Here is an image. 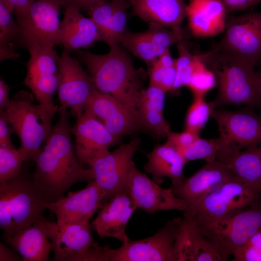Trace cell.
<instances>
[{"label": "cell", "instance_id": "1", "mask_svg": "<svg viewBox=\"0 0 261 261\" xmlns=\"http://www.w3.org/2000/svg\"><path fill=\"white\" fill-rule=\"evenodd\" d=\"M58 119L34 155L35 168L31 174L54 201L76 183L93 180L91 168L86 169L76 156L67 108L59 107Z\"/></svg>", "mask_w": 261, "mask_h": 261}, {"label": "cell", "instance_id": "2", "mask_svg": "<svg viewBox=\"0 0 261 261\" xmlns=\"http://www.w3.org/2000/svg\"><path fill=\"white\" fill-rule=\"evenodd\" d=\"M76 51L78 59L86 66L98 91L108 94L137 110L144 89L142 76L120 44L110 47L109 52L104 55L80 49Z\"/></svg>", "mask_w": 261, "mask_h": 261}, {"label": "cell", "instance_id": "3", "mask_svg": "<svg viewBox=\"0 0 261 261\" xmlns=\"http://www.w3.org/2000/svg\"><path fill=\"white\" fill-rule=\"evenodd\" d=\"M216 77L218 92L210 103L213 108L225 105L261 103V86L255 67L242 58L216 47L202 54Z\"/></svg>", "mask_w": 261, "mask_h": 261}, {"label": "cell", "instance_id": "4", "mask_svg": "<svg viewBox=\"0 0 261 261\" xmlns=\"http://www.w3.org/2000/svg\"><path fill=\"white\" fill-rule=\"evenodd\" d=\"M52 200L31 174L23 169L0 183V227L7 237L44 217Z\"/></svg>", "mask_w": 261, "mask_h": 261}, {"label": "cell", "instance_id": "5", "mask_svg": "<svg viewBox=\"0 0 261 261\" xmlns=\"http://www.w3.org/2000/svg\"><path fill=\"white\" fill-rule=\"evenodd\" d=\"M34 96L27 90L19 91L3 111L19 139L20 146L18 150L24 162L33 159L46 140L52 127L53 117L59 109L55 104H35Z\"/></svg>", "mask_w": 261, "mask_h": 261}, {"label": "cell", "instance_id": "6", "mask_svg": "<svg viewBox=\"0 0 261 261\" xmlns=\"http://www.w3.org/2000/svg\"><path fill=\"white\" fill-rule=\"evenodd\" d=\"M62 0H36L25 11L14 15L19 29L17 46L29 52L60 45L59 10Z\"/></svg>", "mask_w": 261, "mask_h": 261}, {"label": "cell", "instance_id": "7", "mask_svg": "<svg viewBox=\"0 0 261 261\" xmlns=\"http://www.w3.org/2000/svg\"><path fill=\"white\" fill-rule=\"evenodd\" d=\"M234 175L209 193L196 204L188 206L184 216L198 225L232 216L249 206L260 196Z\"/></svg>", "mask_w": 261, "mask_h": 261}, {"label": "cell", "instance_id": "8", "mask_svg": "<svg viewBox=\"0 0 261 261\" xmlns=\"http://www.w3.org/2000/svg\"><path fill=\"white\" fill-rule=\"evenodd\" d=\"M197 226L199 232L217 243L229 258L261 229V195L232 216Z\"/></svg>", "mask_w": 261, "mask_h": 261}, {"label": "cell", "instance_id": "9", "mask_svg": "<svg viewBox=\"0 0 261 261\" xmlns=\"http://www.w3.org/2000/svg\"><path fill=\"white\" fill-rule=\"evenodd\" d=\"M182 218L168 220L154 234L110 248L108 261H177L176 244Z\"/></svg>", "mask_w": 261, "mask_h": 261}, {"label": "cell", "instance_id": "10", "mask_svg": "<svg viewBox=\"0 0 261 261\" xmlns=\"http://www.w3.org/2000/svg\"><path fill=\"white\" fill-rule=\"evenodd\" d=\"M211 116L219 132L220 150L217 159L228 152L261 145V115L248 109L231 111L214 108Z\"/></svg>", "mask_w": 261, "mask_h": 261}, {"label": "cell", "instance_id": "11", "mask_svg": "<svg viewBox=\"0 0 261 261\" xmlns=\"http://www.w3.org/2000/svg\"><path fill=\"white\" fill-rule=\"evenodd\" d=\"M215 47L235 55L254 67L261 64V12L232 16Z\"/></svg>", "mask_w": 261, "mask_h": 261}, {"label": "cell", "instance_id": "12", "mask_svg": "<svg viewBox=\"0 0 261 261\" xmlns=\"http://www.w3.org/2000/svg\"><path fill=\"white\" fill-rule=\"evenodd\" d=\"M140 139L137 137L96 159L90 166L93 180L104 195V204L116 193L125 190L133 157Z\"/></svg>", "mask_w": 261, "mask_h": 261}, {"label": "cell", "instance_id": "13", "mask_svg": "<svg viewBox=\"0 0 261 261\" xmlns=\"http://www.w3.org/2000/svg\"><path fill=\"white\" fill-rule=\"evenodd\" d=\"M64 49L58 61V95L61 106L70 108L76 117L83 113L96 88L90 75L79 59Z\"/></svg>", "mask_w": 261, "mask_h": 261}, {"label": "cell", "instance_id": "14", "mask_svg": "<svg viewBox=\"0 0 261 261\" xmlns=\"http://www.w3.org/2000/svg\"><path fill=\"white\" fill-rule=\"evenodd\" d=\"M84 111L98 119L117 142L127 135L146 130L137 110L97 90L89 98Z\"/></svg>", "mask_w": 261, "mask_h": 261}, {"label": "cell", "instance_id": "15", "mask_svg": "<svg viewBox=\"0 0 261 261\" xmlns=\"http://www.w3.org/2000/svg\"><path fill=\"white\" fill-rule=\"evenodd\" d=\"M137 209L148 214L161 210L184 211L187 204L177 197L171 189L164 188L141 172L133 162L130 168L125 190Z\"/></svg>", "mask_w": 261, "mask_h": 261}, {"label": "cell", "instance_id": "16", "mask_svg": "<svg viewBox=\"0 0 261 261\" xmlns=\"http://www.w3.org/2000/svg\"><path fill=\"white\" fill-rule=\"evenodd\" d=\"M44 221L52 244L53 261H81L96 243L89 222L60 225L45 218Z\"/></svg>", "mask_w": 261, "mask_h": 261}, {"label": "cell", "instance_id": "17", "mask_svg": "<svg viewBox=\"0 0 261 261\" xmlns=\"http://www.w3.org/2000/svg\"><path fill=\"white\" fill-rule=\"evenodd\" d=\"M76 118L72 128L76 155L82 164L90 166L117 142L103 124L89 112L84 111Z\"/></svg>", "mask_w": 261, "mask_h": 261}, {"label": "cell", "instance_id": "18", "mask_svg": "<svg viewBox=\"0 0 261 261\" xmlns=\"http://www.w3.org/2000/svg\"><path fill=\"white\" fill-rule=\"evenodd\" d=\"M104 204V195L93 180L81 190L69 191L66 196L49 202L47 209L56 215V222L63 225L89 222L95 213Z\"/></svg>", "mask_w": 261, "mask_h": 261}, {"label": "cell", "instance_id": "19", "mask_svg": "<svg viewBox=\"0 0 261 261\" xmlns=\"http://www.w3.org/2000/svg\"><path fill=\"white\" fill-rule=\"evenodd\" d=\"M137 209L128 193L125 190L120 191L102 205L92 227L100 238L113 237L126 243L130 240L126 227Z\"/></svg>", "mask_w": 261, "mask_h": 261}, {"label": "cell", "instance_id": "20", "mask_svg": "<svg viewBox=\"0 0 261 261\" xmlns=\"http://www.w3.org/2000/svg\"><path fill=\"white\" fill-rule=\"evenodd\" d=\"M233 175L225 165L216 160L206 162L195 174L180 184L170 188L173 193L188 206L193 205Z\"/></svg>", "mask_w": 261, "mask_h": 261}, {"label": "cell", "instance_id": "21", "mask_svg": "<svg viewBox=\"0 0 261 261\" xmlns=\"http://www.w3.org/2000/svg\"><path fill=\"white\" fill-rule=\"evenodd\" d=\"M227 11L222 0H189L186 14L188 27L196 37H211L223 32Z\"/></svg>", "mask_w": 261, "mask_h": 261}, {"label": "cell", "instance_id": "22", "mask_svg": "<svg viewBox=\"0 0 261 261\" xmlns=\"http://www.w3.org/2000/svg\"><path fill=\"white\" fill-rule=\"evenodd\" d=\"M80 10L74 7L65 9L60 21L59 39L64 49L76 51L83 47L102 41L99 30L89 17L84 16Z\"/></svg>", "mask_w": 261, "mask_h": 261}, {"label": "cell", "instance_id": "23", "mask_svg": "<svg viewBox=\"0 0 261 261\" xmlns=\"http://www.w3.org/2000/svg\"><path fill=\"white\" fill-rule=\"evenodd\" d=\"M43 217L31 225L4 238L24 261H50L52 244Z\"/></svg>", "mask_w": 261, "mask_h": 261}, {"label": "cell", "instance_id": "24", "mask_svg": "<svg viewBox=\"0 0 261 261\" xmlns=\"http://www.w3.org/2000/svg\"><path fill=\"white\" fill-rule=\"evenodd\" d=\"M146 157L147 162L145 170L158 184H161L165 177L170 178L173 186L180 184L186 178L183 169L188 162L176 148L167 142L155 146Z\"/></svg>", "mask_w": 261, "mask_h": 261}, {"label": "cell", "instance_id": "25", "mask_svg": "<svg viewBox=\"0 0 261 261\" xmlns=\"http://www.w3.org/2000/svg\"><path fill=\"white\" fill-rule=\"evenodd\" d=\"M133 14L149 23L156 22L171 28L181 27L187 16L184 0H127Z\"/></svg>", "mask_w": 261, "mask_h": 261}, {"label": "cell", "instance_id": "26", "mask_svg": "<svg viewBox=\"0 0 261 261\" xmlns=\"http://www.w3.org/2000/svg\"><path fill=\"white\" fill-rule=\"evenodd\" d=\"M218 160L237 179L261 193V145L225 153Z\"/></svg>", "mask_w": 261, "mask_h": 261}, {"label": "cell", "instance_id": "27", "mask_svg": "<svg viewBox=\"0 0 261 261\" xmlns=\"http://www.w3.org/2000/svg\"><path fill=\"white\" fill-rule=\"evenodd\" d=\"M165 93L160 88L149 85L143 90L137 107L145 130L160 137H167L171 132L163 114Z\"/></svg>", "mask_w": 261, "mask_h": 261}, {"label": "cell", "instance_id": "28", "mask_svg": "<svg viewBox=\"0 0 261 261\" xmlns=\"http://www.w3.org/2000/svg\"><path fill=\"white\" fill-rule=\"evenodd\" d=\"M29 53L30 57L23 84L29 87L58 82L59 56L54 48H40Z\"/></svg>", "mask_w": 261, "mask_h": 261}, {"label": "cell", "instance_id": "29", "mask_svg": "<svg viewBox=\"0 0 261 261\" xmlns=\"http://www.w3.org/2000/svg\"><path fill=\"white\" fill-rule=\"evenodd\" d=\"M13 9L5 0H0V61L15 60L19 54L17 46L19 29L13 18Z\"/></svg>", "mask_w": 261, "mask_h": 261}, {"label": "cell", "instance_id": "30", "mask_svg": "<svg viewBox=\"0 0 261 261\" xmlns=\"http://www.w3.org/2000/svg\"><path fill=\"white\" fill-rule=\"evenodd\" d=\"M120 44L150 66L158 59L154 46L146 31L136 33L126 31L120 40Z\"/></svg>", "mask_w": 261, "mask_h": 261}, {"label": "cell", "instance_id": "31", "mask_svg": "<svg viewBox=\"0 0 261 261\" xmlns=\"http://www.w3.org/2000/svg\"><path fill=\"white\" fill-rule=\"evenodd\" d=\"M115 2L112 16L101 35L102 41L109 47L120 44V40L126 32V11L130 7L127 0H115Z\"/></svg>", "mask_w": 261, "mask_h": 261}, {"label": "cell", "instance_id": "32", "mask_svg": "<svg viewBox=\"0 0 261 261\" xmlns=\"http://www.w3.org/2000/svg\"><path fill=\"white\" fill-rule=\"evenodd\" d=\"M146 30L155 50L157 58L169 50L170 46L182 42L186 35L181 27L167 29L161 25L151 22L148 23Z\"/></svg>", "mask_w": 261, "mask_h": 261}, {"label": "cell", "instance_id": "33", "mask_svg": "<svg viewBox=\"0 0 261 261\" xmlns=\"http://www.w3.org/2000/svg\"><path fill=\"white\" fill-rule=\"evenodd\" d=\"M217 85L214 72L203 61L201 54L197 55L188 85L194 97H203Z\"/></svg>", "mask_w": 261, "mask_h": 261}, {"label": "cell", "instance_id": "34", "mask_svg": "<svg viewBox=\"0 0 261 261\" xmlns=\"http://www.w3.org/2000/svg\"><path fill=\"white\" fill-rule=\"evenodd\" d=\"M220 150L218 138L206 139L199 136L189 147L180 153L187 162L196 160L209 162L217 160Z\"/></svg>", "mask_w": 261, "mask_h": 261}, {"label": "cell", "instance_id": "35", "mask_svg": "<svg viewBox=\"0 0 261 261\" xmlns=\"http://www.w3.org/2000/svg\"><path fill=\"white\" fill-rule=\"evenodd\" d=\"M204 98L194 97V100L186 114L185 130L199 134L206 124L214 108Z\"/></svg>", "mask_w": 261, "mask_h": 261}, {"label": "cell", "instance_id": "36", "mask_svg": "<svg viewBox=\"0 0 261 261\" xmlns=\"http://www.w3.org/2000/svg\"><path fill=\"white\" fill-rule=\"evenodd\" d=\"M228 259L218 245L201 233L198 229L193 245L192 261H225Z\"/></svg>", "mask_w": 261, "mask_h": 261}, {"label": "cell", "instance_id": "37", "mask_svg": "<svg viewBox=\"0 0 261 261\" xmlns=\"http://www.w3.org/2000/svg\"><path fill=\"white\" fill-rule=\"evenodd\" d=\"M177 44L179 56L175 59L176 78L173 90L188 86L196 58V55L191 54L183 42Z\"/></svg>", "mask_w": 261, "mask_h": 261}, {"label": "cell", "instance_id": "38", "mask_svg": "<svg viewBox=\"0 0 261 261\" xmlns=\"http://www.w3.org/2000/svg\"><path fill=\"white\" fill-rule=\"evenodd\" d=\"M23 162L15 147H0V183L19 174L23 170Z\"/></svg>", "mask_w": 261, "mask_h": 261}, {"label": "cell", "instance_id": "39", "mask_svg": "<svg viewBox=\"0 0 261 261\" xmlns=\"http://www.w3.org/2000/svg\"><path fill=\"white\" fill-rule=\"evenodd\" d=\"M149 85L157 86L165 92L173 90L176 78L175 66L165 68L157 60L150 66L148 71Z\"/></svg>", "mask_w": 261, "mask_h": 261}, {"label": "cell", "instance_id": "40", "mask_svg": "<svg viewBox=\"0 0 261 261\" xmlns=\"http://www.w3.org/2000/svg\"><path fill=\"white\" fill-rule=\"evenodd\" d=\"M232 256L233 261H261V229Z\"/></svg>", "mask_w": 261, "mask_h": 261}, {"label": "cell", "instance_id": "41", "mask_svg": "<svg viewBox=\"0 0 261 261\" xmlns=\"http://www.w3.org/2000/svg\"><path fill=\"white\" fill-rule=\"evenodd\" d=\"M199 134L186 130L181 132L171 131L167 137L166 142L181 152L189 147L199 136Z\"/></svg>", "mask_w": 261, "mask_h": 261}, {"label": "cell", "instance_id": "42", "mask_svg": "<svg viewBox=\"0 0 261 261\" xmlns=\"http://www.w3.org/2000/svg\"><path fill=\"white\" fill-rule=\"evenodd\" d=\"M14 130L7 120L3 111H0V147H15L11 136Z\"/></svg>", "mask_w": 261, "mask_h": 261}, {"label": "cell", "instance_id": "43", "mask_svg": "<svg viewBox=\"0 0 261 261\" xmlns=\"http://www.w3.org/2000/svg\"><path fill=\"white\" fill-rule=\"evenodd\" d=\"M227 12L243 11L256 5L261 0H222Z\"/></svg>", "mask_w": 261, "mask_h": 261}, {"label": "cell", "instance_id": "44", "mask_svg": "<svg viewBox=\"0 0 261 261\" xmlns=\"http://www.w3.org/2000/svg\"><path fill=\"white\" fill-rule=\"evenodd\" d=\"M63 7H74L80 10L87 11L90 7L101 1L111 0H62Z\"/></svg>", "mask_w": 261, "mask_h": 261}, {"label": "cell", "instance_id": "45", "mask_svg": "<svg viewBox=\"0 0 261 261\" xmlns=\"http://www.w3.org/2000/svg\"><path fill=\"white\" fill-rule=\"evenodd\" d=\"M14 10V15L25 11L36 0H5Z\"/></svg>", "mask_w": 261, "mask_h": 261}, {"label": "cell", "instance_id": "46", "mask_svg": "<svg viewBox=\"0 0 261 261\" xmlns=\"http://www.w3.org/2000/svg\"><path fill=\"white\" fill-rule=\"evenodd\" d=\"M10 87L4 81L0 79V111H4L8 106L11 99L9 97Z\"/></svg>", "mask_w": 261, "mask_h": 261}, {"label": "cell", "instance_id": "47", "mask_svg": "<svg viewBox=\"0 0 261 261\" xmlns=\"http://www.w3.org/2000/svg\"><path fill=\"white\" fill-rule=\"evenodd\" d=\"M19 256L17 255L10 248L6 246L3 243L0 244V261H21Z\"/></svg>", "mask_w": 261, "mask_h": 261}, {"label": "cell", "instance_id": "48", "mask_svg": "<svg viewBox=\"0 0 261 261\" xmlns=\"http://www.w3.org/2000/svg\"><path fill=\"white\" fill-rule=\"evenodd\" d=\"M157 62L163 67L169 68L175 66V59L172 57L168 50L158 57Z\"/></svg>", "mask_w": 261, "mask_h": 261}, {"label": "cell", "instance_id": "49", "mask_svg": "<svg viewBox=\"0 0 261 261\" xmlns=\"http://www.w3.org/2000/svg\"><path fill=\"white\" fill-rule=\"evenodd\" d=\"M258 72V74H259V78L260 80V83H261V70Z\"/></svg>", "mask_w": 261, "mask_h": 261}]
</instances>
